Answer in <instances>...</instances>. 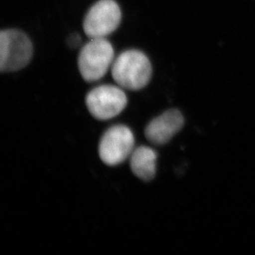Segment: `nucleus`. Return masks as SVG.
Segmentation results:
<instances>
[{
	"mask_svg": "<svg viewBox=\"0 0 255 255\" xmlns=\"http://www.w3.org/2000/svg\"><path fill=\"white\" fill-rule=\"evenodd\" d=\"M85 100L90 114L100 121L115 118L128 104V98L123 88L110 85H100L92 89Z\"/></svg>",
	"mask_w": 255,
	"mask_h": 255,
	"instance_id": "nucleus-5",
	"label": "nucleus"
},
{
	"mask_svg": "<svg viewBox=\"0 0 255 255\" xmlns=\"http://www.w3.org/2000/svg\"><path fill=\"white\" fill-rule=\"evenodd\" d=\"M114 51L106 38H91L83 46L78 58V66L84 80L98 81L114 64Z\"/></svg>",
	"mask_w": 255,
	"mask_h": 255,
	"instance_id": "nucleus-2",
	"label": "nucleus"
},
{
	"mask_svg": "<svg viewBox=\"0 0 255 255\" xmlns=\"http://www.w3.org/2000/svg\"><path fill=\"white\" fill-rule=\"evenodd\" d=\"M130 169L137 178L150 181L156 173L157 154L149 146L141 145L135 148L129 158Z\"/></svg>",
	"mask_w": 255,
	"mask_h": 255,
	"instance_id": "nucleus-8",
	"label": "nucleus"
},
{
	"mask_svg": "<svg viewBox=\"0 0 255 255\" xmlns=\"http://www.w3.org/2000/svg\"><path fill=\"white\" fill-rule=\"evenodd\" d=\"M122 12L114 0H100L89 10L84 20V31L91 38H105L120 24Z\"/></svg>",
	"mask_w": 255,
	"mask_h": 255,
	"instance_id": "nucleus-6",
	"label": "nucleus"
},
{
	"mask_svg": "<svg viewBox=\"0 0 255 255\" xmlns=\"http://www.w3.org/2000/svg\"><path fill=\"white\" fill-rule=\"evenodd\" d=\"M152 74L150 61L141 51L129 50L121 54L112 65V75L118 86L140 90L148 85Z\"/></svg>",
	"mask_w": 255,
	"mask_h": 255,
	"instance_id": "nucleus-1",
	"label": "nucleus"
},
{
	"mask_svg": "<svg viewBox=\"0 0 255 255\" xmlns=\"http://www.w3.org/2000/svg\"><path fill=\"white\" fill-rule=\"evenodd\" d=\"M33 48L26 34L18 30H2L0 33V70L14 72L28 65Z\"/></svg>",
	"mask_w": 255,
	"mask_h": 255,
	"instance_id": "nucleus-3",
	"label": "nucleus"
},
{
	"mask_svg": "<svg viewBox=\"0 0 255 255\" xmlns=\"http://www.w3.org/2000/svg\"><path fill=\"white\" fill-rule=\"evenodd\" d=\"M184 119L180 112L170 109L154 118L147 125L144 135L155 145L166 144L183 128Z\"/></svg>",
	"mask_w": 255,
	"mask_h": 255,
	"instance_id": "nucleus-7",
	"label": "nucleus"
},
{
	"mask_svg": "<svg viewBox=\"0 0 255 255\" xmlns=\"http://www.w3.org/2000/svg\"><path fill=\"white\" fill-rule=\"evenodd\" d=\"M134 149L135 137L127 126L112 127L105 131L99 142V156L109 166L122 164L130 158Z\"/></svg>",
	"mask_w": 255,
	"mask_h": 255,
	"instance_id": "nucleus-4",
	"label": "nucleus"
}]
</instances>
